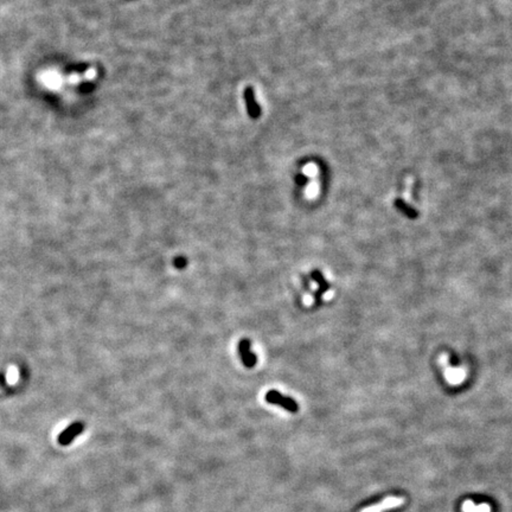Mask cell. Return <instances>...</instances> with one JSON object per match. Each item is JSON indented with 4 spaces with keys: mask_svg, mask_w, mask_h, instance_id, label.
Wrapping results in <instances>:
<instances>
[{
    "mask_svg": "<svg viewBox=\"0 0 512 512\" xmlns=\"http://www.w3.org/2000/svg\"><path fill=\"white\" fill-rule=\"evenodd\" d=\"M265 401L269 404H275V406L282 407L283 409H286L287 412L290 413H296L299 409L298 403L293 400L292 397L289 396H283L282 394L279 393L278 390H268L265 395Z\"/></svg>",
    "mask_w": 512,
    "mask_h": 512,
    "instance_id": "cell-1",
    "label": "cell"
},
{
    "mask_svg": "<svg viewBox=\"0 0 512 512\" xmlns=\"http://www.w3.org/2000/svg\"><path fill=\"white\" fill-rule=\"evenodd\" d=\"M403 504H404L403 497L390 496V497H387V498H384L379 503H376V504L370 505V507L363 509L361 512H385L388 510H394V509L402 507Z\"/></svg>",
    "mask_w": 512,
    "mask_h": 512,
    "instance_id": "cell-2",
    "label": "cell"
},
{
    "mask_svg": "<svg viewBox=\"0 0 512 512\" xmlns=\"http://www.w3.org/2000/svg\"><path fill=\"white\" fill-rule=\"evenodd\" d=\"M238 355L241 357L242 363L245 368L248 369H251L254 368L257 363V356L255 353L251 352V341L248 338H243V339L239 340L238 346Z\"/></svg>",
    "mask_w": 512,
    "mask_h": 512,
    "instance_id": "cell-3",
    "label": "cell"
},
{
    "mask_svg": "<svg viewBox=\"0 0 512 512\" xmlns=\"http://www.w3.org/2000/svg\"><path fill=\"white\" fill-rule=\"evenodd\" d=\"M85 430V424L81 422H74L68 428H65L58 436V444L62 446H68L74 441L81 433Z\"/></svg>",
    "mask_w": 512,
    "mask_h": 512,
    "instance_id": "cell-4",
    "label": "cell"
},
{
    "mask_svg": "<svg viewBox=\"0 0 512 512\" xmlns=\"http://www.w3.org/2000/svg\"><path fill=\"white\" fill-rule=\"evenodd\" d=\"M461 511L463 512H491V508L489 504L483 503V504H474L472 501H465L461 505Z\"/></svg>",
    "mask_w": 512,
    "mask_h": 512,
    "instance_id": "cell-5",
    "label": "cell"
},
{
    "mask_svg": "<svg viewBox=\"0 0 512 512\" xmlns=\"http://www.w3.org/2000/svg\"><path fill=\"white\" fill-rule=\"evenodd\" d=\"M447 381L452 384H459L465 379L466 372L464 369H447L446 370Z\"/></svg>",
    "mask_w": 512,
    "mask_h": 512,
    "instance_id": "cell-6",
    "label": "cell"
},
{
    "mask_svg": "<svg viewBox=\"0 0 512 512\" xmlns=\"http://www.w3.org/2000/svg\"><path fill=\"white\" fill-rule=\"evenodd\" d=\"M395 204H396V206L400 210H402L404 214L408 215L409 217H416L418 216V212H416L414 209L412 208L409 204H407L406 202L402 199H396V202H395Z\"/></svg>",
    "mask_w": 512,
    "mask_h": 512,
    "instance_id": "cell-7",
    "label": "cell"
},
{
    "mask_svg": "<svg viewBox=\"0 0 512 512\" xmlns=\"http://www.w3.org/2000/svg\"><path fill=\"white\" fill-rule=\"evenodd\" d=\"M173 266H175L177 269L186 268L187 259L185 256H177L176 259L173 260Z\"/></svg>",
    "mask_w": 512,
    "mask_h": 512,
    "instance_id": "cell-8",
    "label": "cell"
},
{
    "mask_svg": "<svg viewBox=\"0 0 512 512\" xmlns=\"http://www.w3.org/2000/svg\"><path fill=\"white\" fill-rule=\"evenodd\" d=\"M245 95H247L248 102H249L250 112H251V113H257V108H256V106H255V104H254V101L251 100V93H250V91H248L247 93H245Z\"/></svg>",
    "mask_w": 512,
    "mask_h": 512,
    "instance_id": "cell-9",
    "label": "cell"
}]
</instances>
